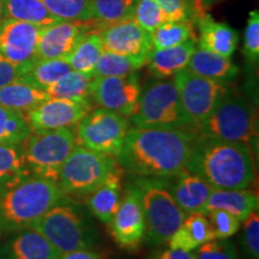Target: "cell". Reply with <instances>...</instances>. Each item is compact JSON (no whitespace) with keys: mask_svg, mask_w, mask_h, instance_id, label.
<instances>
[{"mask_svg":"<svg viewBox=\"0 0 259 259\" xmlns=\"http://www.w3.org/2000/svg\"><path fill=\"white\" fill-rule=\"evenodd\" d=\"M210 210H225L232 213L240 221H245L252 212L258 210V194L252 190H212L205 211Z\"/></svg>","mask_w":259,"mask_h":259,"instance_id":"603a6c76","label":"cell"},{"mask_svg":"<svg viewBox=\"0 0 259 259\" xmlns=\"http://www.w3.org/2000/svg\"><path fill=\"white\" fill-rule=\"evenodd\" d=\"M5 19V12H4V2L0 0V24Z\"/></svg>","mask_w":259,"mask_h":259,"instance_id":"bcb514c9","label":"cell"},{"mask_svg":"<svg viewBox=\"0 0 259 259\" xmlns=\"http://www.w3.org/2000/svg\"><path fill=\"white\" fill-rule=\"evenodd\" d=\"M196 24L199 29V37L197 40L199 48L222 57L233 56L238 47L239 34L231 25L215 22L208 14L197 18Z\"/></svg>","mask_w":259,"mask_h":259,"instance_id":"d6986e66","label":"cell"},{"mask_svg":"<svg viewBox=\"0 0 259 259\" xmlns=\"http://www.w3.org/2000/svg\"><path fill=\"white\" fill-rule=\"evenodd\" d=\"M118 168L114 156L76 145L61 166L57 183L67 197L87 198Z\"/></svg>","mask_w":259,"mask_h":259,"instance_id":"8992f818","label":"cell"},{"mask_svg":"<svg viewBox=\"0 0 259 259\" xmlns=\"http://www.w3.org/2000/svg\"><path fill=\"white\" fill-rule=\"evenodd\" d=\"M212 239L215 236L205 213L193 212L186 213L183 223L171 235L167 245L170 248L191 252Z\"/></svg>","mask_w":259,"mask_h":259,"instance_id":"d4e9b609","label":"cell"},{"mask_svg":"<svg viewBox=\"0 0 259 259\" xmlns=\"http://www.w3.org/2000/svg\"><path fill=\"white\" fill-rule=\"evenodd\" d=\"M130 185L143 209L144 241L154 247L167 245L186 216L171 196L167 181L162 178L137 177Z\"/></svg>","mask_w":259,"mask_h":259,"instance_id":"277c9868","label":"cell"},{"mask_svg":"<svg viewBox=\"0 0 259 259\" xmlns=\"http://www.w3.org/2000/svg\"><path fill=\"white\" fill-rule=\"evenodd\" d=\"M241 246L247 259H259V216L255 210L244 221Z\"/></svg>","mask_w":259,"mask_h":259,"instance_id":"b9f144b4","label":"cell"},{"mask_svg":"<svg viewBox=\"0 0 259 259\" xmlns=\"http://www.w3.org/2000/svg\"><path fill=\"white\" fill-rule=\"evenodd\" d=\"M31 134L24 113L0 106V144L19 145Z\"/></svg>","mask_w":259,"mask_h":259,"instance_id":"836d02e7","label":"cell"},{"mask_svg":"<svg viewBox=\"0 0 259 259\" xmlns=\"http://www.w3.org/2000/svg\"><path fill=\"white\" fill-rule=\"evenodd\" d=\"M128 128L127 116L99 108L89 112L77 124L74 136L77 145L115 157L121 150Z\"/></svg>","mask_w":259,"mask_h":259,"instance_id":"30bf717a","label":"cell"},{"mask_svg":"<svg viewBox=\"0 0 259 259\" xmlns=\"http://www.w3.org/2000/svg\"><path fill=\"white\" fill-rule=\"evenodd\" d=\"M186 70L223 84L234 82L240 72L231 58L219 56L202 48H196L190 58Z\"/></svg>","mask_w":259,"mask_h":259,"instance_id":"ffe728a7","label":"cell"},{"mask_svg":"<svg viewBox=\"0 0 259 259\" xmlns=\"http://www.w3.org/2000/svg\"><path fill=\"white\" fill-rule=\"evenodd\" d=\"M215 239H228L240 228V220L225 210H210L205 212Z\"/></svg>","mask_w":259,"mask_h":259,"instance_id":"f35d334b","label":"cell"},{"mask_svg":"<svg viewBox=\"0 0 259 259\" xmlns=\"http://www.w3.org/2000/svg\"><path fill=\"white\" fill-rule=\"evenodd\" d=\"M4 2L5 19L28 22L47 27L61 22L53 16L41 3V0H3Z\"/></svg>","mask_w":259,"mask_h":259,"instance_id":"f1b7e54d","label":"cell"},{"mask_svg":"<svg viewBox=\"0 0 259 259\" xmlns=\"http://www.w3.org/2000/svg\"><path fill=\"white\" fill-rule=\"evenodd\" d=\"M131 118L135 127L183 130L197 134V126L184 109L173 80L156 82L142 92L137 112Z\"/></svg>","mask_w":259,"mask_h":259,"instance_id":"5b68a950","label":"cell"},{"mask_svg":"<svg viewBox=\"0 0 259 259\" xmlns=\"http://www.w3.org/2000/svg\"><path fill=\"white\" fill-rule=\"evenodd\" d=\"M196 259H238L234 244L228 239H216L196 248Z\"/></svg>","mask_w":259,"mask_h":259,"instance_id":"60d3db41","label":"cell"},{"mask_svg":"<svg viewBox=\"0 0 259 259\" xmlns=\"http://www.w3.org/2000/svg\"><path fill=\"white\" fill-rule=\"evenodd\" d=\"M41 3L63 22H90L92 0H41Z\"/></svg>","mask_w":259,"mask_h":259,"instance_id":"d590c367","label":"cell"},{"mask_svg":"<svg viewBox=\"0 0 259 259\" xmlns=\"http://www.w3.org/2000/svg\"><path fill=\"white\" fill-rule=\"evenodd\" d=\"M197 48V38H192L179 46L153 50L148 58V69L156 78H167L186 69L190 58Z\"/></svg>","mask_w":259,"mask_h":259,"instance_id":"7402d4cb","label":"cell"},{"mask_svg":"<svg viewBox=\"0 0 259 259\" xmlns=\"http://www.w3.org/2000/svg\"><path fill=\"white\" fill-rule=\"evenodd\" d=\"M90 112V106L64 99H47L25 114L31 131L70 128Z\"/></svg>","mask_w":259,"mask_h":259,"instance_id":"9a60e30c","label":"cell"},{"mask_svg":"<svg viewBox=\"0 0 259 259\" xmlns=\"http://www.w3.org/2000/svg\"><path fill=\"white\" fill-rule=\"evenodd\" d=\"M29 176L21 144H0V197Z\"/></svg>","mask_w":259,"mask_h":259,"instance_id":"83f0119b","label":"cell"},{"mask_svg":"<svg viewBox=\"0 0 259 259\" xmlns=\"http://www.w3.org/2000/svg\"><path fill=\"white\" fill-rule=\"evenodd\" d=\"M76 145L74 131L70 127L31 131L21 149L30 176L57 181L61 166Z\"/></svg>","mask_w":259,"mask_h":259,"instance_id":"52a82bcc","label":"cell"},{"mask_svg":"<svg viewBox=\"0 0 259 259\" xmlns=\"http://www.w3.org/2000/svg\"><path fill=\"white\" fill-rule=\"evenodd\" d=\"M197 134L169 128H128L121 150L115 156L119 167L135 177L168 178L187 171Z\"/></svg>","mask_w":259,"mask_h":259,"instance_id":"6da1fadb","label":"cell"},{"mask_svg":"<svg viewBox=\"0 0 259 259\" xmlns=\"http://www.w3.org/2000/svg\"><path fill=\"white\" fill-rule=\"evenodd\" d=\"M200 3H203L204 5H208V4H211V3H213V2H216V0H199Z\"/></svg>","mask_w":259,"mask_h":259,"instance_id":"7dc6e473","label":"cell"},{"mask_svg":"<svg viewBox=\"0 0 259 259\" xmlns=\"http://www.w3.org/2000/svg\"><path fill=\"white\" fill-rule=\"evenodd\" d=\"M121 168L113 171L105 183L87 197V205L95 218L108 226L121 199Z\"/></svg>","mask_w":259,"mask_h":259,"instance_id":"44dd1931","label":"cell"},{"mask_svg":"<svg viewBox=\"0 0 259 259\" xmlns=\"http://www.w3.org/2000/svg\"><path fill=\"white\" fill-rule=\"evenodd\" d=\"M47 99L50 97L46 90L21 79L0 88V106L21 113H28Z\"/></svg>","mask_w":259,"mask_h":259,"instance_id":"484cf974","label":"cell"},{"mask_svg":"<svg viewBox=\"0 0 259 259\" xmlns=\"http://www.w3.org/2000/svg\"><path fill=\"white\" fill-rule=\"evenodd\" d=\"M29 228L41 233L60 254L90 248L95 242L88 223L69 198L54 205Z\"/></svg>","mask_w":259,"mask_h":259,"instance_id":"ba28073f","label":"cell"},{"mask_svg":"<svg viewBox=\"0 0 259 259\" xmlns=\"http://www.w3.org/2000/svg\"><path fill=\"white\" fill-rule=\"evenodd\" d=\"M108 226L112 238L122 250L136 251L143 244L145 236L143 209L137 193L130 184Z\"/></svg>","mask_w":259,"mask_h":259,"instance_id":"4fadbf2b","label":"cell"},{"mask_svg":"<svg viewBox=\"0 0 259 259\" xmlns=\"http://www.w3.org/2000/svg\"><path fill=\"white\" fill-rule=\"evenodd\" d=\"M71 71L65 59H37L30 65L21 80L47 90Z\"/></svg>","mask_w":259,"mask_h":259,"instance_id":"4dcf8cb0","label":"cell"},{"mask_svg":"<svg viewBox=\"0 0 259 259\" xmlns=\"http://www.w3.org/2000/svg\"><path fill=\"white\" fill-rule=\"evenodd\" d=\"M60 252L32 228L19 229L0 247V259H58Z\"/></svg>","mask_w":259,"mask_h":259,"instance_id":"ac0fdd59","label":"cell"},{"mask_svg":"<svg viewBox=\"0 0 259 259\" xmlns=\"http://www.w3.org/2000/svg\"><path fill=\"white\" fill-rule=\"evenodd\" d=\"M41 29L28 22L4 19L0 24V56L15 64L34 63Z\"/></svg>","mask_w":259,"mask_h":259,"instance_id":"5bb4252c","label":"cell"},{"mask_svg":"<svg viewBox=\"0 0 259 259\" xmlns=\"http://www.w3.org/2000/svg\"><path fill=\"white\" fill-rule=\"evenodd\" d=\"M173 82L184 109L197 127L208 118L220 100L229 92L226 84L205 78L184 69L174 74Z\"/></svg>","mask_w":259,"mask_h":259,"instance_id":"8fae6325","label":"cell"},{"mask_svg":"<svg viewBox=\"0 0 259 259\" xmlns=\"http://www.w3.org/2000/svg\"><path fill=\"white\" fill-rule=\"evenodd\" d=\"M31 64H15L0 56V88L21 79Z\"/></svg>","mask_w":259,"mask_h":259,"instance_id":"7bdbcfd3","label":"cell"},{"mask_svg":"<svg viewBox=\"0 0 259 259\" xmlns=\"http://www.w3.org/2000/svg\"><path fill=\"white\" fill-rule=\"evenodd\" d=\"M58 259H105V257L99 252L84 248V250H77L60 254Z\"/></svg>","mask_w":259,"mask_h":259,"instance_id":"f6af8a7d","label":"cell"},{"mask_svg":"<svg viewBox=\"0 0 259 259\" xmlns=\"http://www.w3.org/2000/svg\"><path fill=\"white\" fill-rule=\"evenodd\" d=\"M80 22H59L42 27L37 45V59H65L79 44L90 25Z\"/></svg>","mask_w":259,"mask_h":259,"instance_id":"e0dca14e","label":"cell"},{"mask_svg":"<svg viewBox=\"0 0 259 259\" xmlns=\"http://www.w3.org/2000/svg\"><path fill=\"white\" fill-rule=\"evenodd\" d=\"M147 259H196L194 254L189 251L178 250V248H164L154 251Z\"/></svg>","mask_w":259,"mask_h":259,"instance_id":"ee69618b","label":"cell"},{"mask_svg":"<svg viewBox=\"0 0 259 259\" xmlns=\"http://www.w3.org/2000/svg\"><path fill=\"white\" fill-rule=\"evenodd\" d=\"M142 89L137 74L122 77H95L90 85V96L100 108L132 116L137 112Z\"/></svg>","mask_w":259,"mask_h":259,"instance_id":"7c38bea8","label":"cell"},{"mask_svg":"<svg viewBox=\"0 0 259 259\" xmlns=\"http://www.w3.org/2000/svg\"><path fill=\"white\" fill-rule=\"evenodd\" d=\"M242 53L248 63L254 65L259 60V12L252 10L248 15L247 24L244 32Z\"/></svg>","mask_w":259,"mask_h":259,"instance_id":"ab89813d","label":"cell"},{"mask_svg":"<svg viewBox=\"0 0 259 259\" xmlns=\"http://www.w3.org/2000/svg\"><path fill=\"white\" fill-rule=\"evenodd\" d=\"M132 21L150 34L161 24L168 22L157 0H137L132 14Z\"/></svg>","mask_w":259,"mask_h":259,"instance_id":"74e56055","label":"cell"},{"mask_svg":"<svg viewBox=\"0 0 259 259\" xmlns=\"http://www.w3.org/2000/svg\"><path fill=\"white\" fill-rule=\"evenodd\" d=\"M187 171L215 190L248 189L255 177L250 144L197 136Z\"/></svg>","mask_w":259,"mask_h":259,"instance_id":"7a4b0ae2","label":"cell"},{"mask_svg":"<svg viewBox=\"0 0 259 259\" xmlns=\"http://www.w3.org/2000/svg\"><path fill=\"white\" fill-rule=\"evenodd\" d=\"M255 134V112L247 100L228 92L208 118L197 127L200 137L245 142L250 144Z\"/></svg>","mask_w":259,"mask_h":259,"instance_id":"9c48e42d","label":"cell"},{"mask_svg":"<svg viewBox=\"0 0 259 259\" xmlns=\"http://www.w3.org/2000/svg\"><path fill=\"white\" fill-rule=\"evenodd\" d=\"M212 187L199 177L191 173L180 176L170 192L180 209L185 213L205 211V204L208 202Z\"/></svg>","mask_w":259,"mask_h":259,"instance_id":"cb8c5ba5","label":"cell"},{"mask_svg":"<svg viewBox=\"0 0 259 259\" xmlns=\"http://www.w3.org/2000/svg\"><path fill=\"white\" fill-rule=\"evenodd\" d=\"M163 10L168 22H196L197 18L206 14L205 5L199 0H157Z\"/></svg>","mask_w":259,"mask_h":259,"instance_id":"8d00e7d4","label":"cell"},{"mask_svg":"<svg viewBox=\"0 0 259 259\" xmlns=\"http://www.w3.org/2000/svg\"><path fill=\"white\" fill-rule=\"evenodd\" d=\"M93 73H84L71 70L63 78L50 87L46 92L50 99H64L90 106V85Z\"/></svg>","mask_w":259,"mask_h":259,"instance_id":"4316f807","label":"cell"},{"mask_svg":"<svg viewBox=\"0 0 259 259\" xmlns=\"http://www.w3.org/2000/svg\"><path fill=\"white\" fill-rule=\"evenodd\" d=\"M149 56H121L103 52L93 74L95 77H122L136 73L148 63Z\"/></svg>","mask_w":259,"mask_h":259,"instance_id":"1f68e13d","label":"cell"},{"mask_svg":"<svg viewBox=\"0 0 259 259\" xmlns=\"http://www.w3.org/2000/svg\"><path fill=\"white\" fill-rule=\"evenodd\" d=\"M137 0H92L90 22L106 25L132 19Z\"/></svg>","mask_w":259,"mask_h":259,"instance_id":"d6a6232c","label":"cell"},{"mask_svg":"<svg viewBox=\"0 0 259 259\" xmlns=\"http://www.w3.org/2000/svg\"><path fill=\"white\" fill-rule=\"evenodd\" d=\"M192 38H197V35L191 22H166L151 32L154 50L179 46Z\"/></svg>","mask_w":259,"mask_h":259,"instance_id":"e575fe53","label":"cell"},{"mask_svg":"<svg viewBox=\"0 0 259 259\" xmlns=\"http://www.w3.org/2000/svg\"><path fill=\"white\" fill-rule=\"evenodd\" d=\"M103 52L121 56H149L154 50L151 34L132 19L106 25L100 31Z\"/></svg>","mask_w":259,"mask_h":259,"instance_id":"2e32d148","label":"cell"},{"mask_svg":"<svg viewBox=\"0 0 259 259\" xmlns=\"http://www.w3.org/2000/svg\"><path fill=\"white\" fill-rule=\"evenodd\" d=\"M67 198L57 181L29 176L0 197V227L8 231L29 228Z\"/></svg>","mask_w":259,"mask_h":259,"instance_id":"3957f363","label":"cell"},{"mask_svg":"<svg viewBox=\"0 0 259 259\" xmlns=\"http://www.w3.org/2000/svg\"><path fill=\"white\" fill-rule=\"evenodd\" d=\"M0 228H2V227H0Z\"/></svg>","mask_w":259,"mask_h":259,"instance_id":"c3c4849f","label":"cell"},{"mask_svg":"<svg viewBox=\"0 0 259 259\" xmlns=\"http://www.w3.org/2000/svg\"><path fill=\"white\" fill-rule=\"evenodd\" d=\"M103 53L100 32L89 31L84 35L74 50L65 58L71 70L84 73H93L97 61Z\"/></svg>","mask_w":259,"mask_h":259,"instance_id":"f546056e","label":"cell"}]
</instances>
